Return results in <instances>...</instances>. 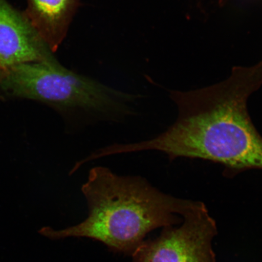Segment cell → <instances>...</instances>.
Here are the masks:
<instances>
[{
  "label": "cell",
  "instance_id": "6",
  "mask_svg": "<svg viewBox=\"0 0 262 262\" xmlns=\"http://www.w3.org/2000/svg\"><path fill=\"white\" fill-rule=\"evenodd\" d=\"M24 14L52 52L67 35L80 0H27Z\"/></svg>",
  "mask_w": 262,
  "mask_h": 262
},
{
  "label": "cell",
  "instance_id": "2",
  "mask_svg": "<svg viewBox=\"0 0 262 262\" xmlns=\"http://www.w3.org/2000/svg\"><path fill=\"white\" fill-rule=\"evenodd\" d=\"M81 190L88 217L63 229L45 228L41 233L53 239H93L129 256L150 232L180 225L183 219L178 215L201 202L166 194L142 177L119 176L104 166L92 168Z\"/></svg>",
  "mask_w": 262,
  "mask_h": 262
},
{
  "label": "cell",
  "instance_id": "4",
  "mask_svg": "<svg viewBox=\"0 0 262 262\" xmlns=\"http://www.w3.org/2000/svg\"><path fill=\"white\" fill-rule=\"evenodd\" d=\"M179 227L163 228L156 238L143 242L133 262H215L212 241L217 224L204 203L186 212Z\"/></svg>",
  "mask_w": 262,
  "mask_h": 262
},
{
  "label": "cell",
  "instance_id": "3",
  "mask_svg": "<svg viewBox=\"0 0 262 262\" xmlns=\"http://www.w3.org/2000/svg\"><path fill=\"white\" fill-rule=\"evenodd\" d=\"M0 90L40 101L63 114L117 121L132 114L134 97L68 70L56 60L31 62L0 71Z\"/></svg>",
  "mask_w": 262,
  "mask_h": 262
},
{
  "label": "cell",
  "instance_id": "5",
  "mask_svg": "<svg viewBox=\"0 0 262 262\" xmlns=\"http://www.w3.org/2000/svg\"><path fill=\"white\" fill-rule=\"evenodd\" d=\"M56 60L24 13L0 0V71L22 63Z\"/></svg>",
  "mask_w": 262,
  "mask_h": 262
},
{
  "label": "cell",
  "instance_id": "1",
  "mask_svg": "<svg viewBox=\"0 0 262 262\" xmlns=\"http://www.w3.org/2000/svg\"><path fill=\"white\" fill-rule=\"evenodd\" d=\"M262 85V61L234 67L227 80L188 92L172 91L178 117L165 132L142 142L113 144V155L157 150L171 161L198 159L220 164L231 179L262 170V136L249 115L247 101Z\"/></svg>",
  "mask_w": 262,
  "mask_h": 262
}]
</instances>
